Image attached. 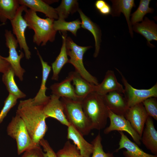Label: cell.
I'll use <instances>...</instances> for the list:
<instances>
[{
  "label": "cell",
  "instance_id": "cell-30",
  "mask_svg": "<svg viewBox=\"0 0 157 157\" xmlns=\"http://www.w3.org/2000/svg\"><path fill=\"white\" fill-rule=\"evenodd\" d=\"M81 22L79 19L71 22H66L65 19H58L54 20L53 27L54 30L63 32L69 31L76 36L77 30L81 27Z\"/></svg>",
  "mask_w": 157,
  "mask_h": 157
},
{
  "label": "cell",
  "instance_id": "cell-24",
  "mask_svg": "<svg viewBox=\"0 0 157 157\" xmlns=\"http://www.w3.org/2000/svg\"><path fill=\"white\" fill-rule=\"evenodd\" d=\"M71 72L75 92L78 97L82 99L90 93L95 92L96 85L87 81L76 71Z\"/></svg>",
  "mask_w": 157,
  "mask_h": 157
},
{
  "label": "cell",
  "instance_id": "cell-11",
  "mask_svg": "<svg viewBox=\"0 0 157 157\" xmlns=\"http://www.w3.org/2000/svg\"><path fill=\"white\" fill-rule=\"evenodd\" d=\"M149 116L141 103L129 108L124 117L141 138Z\"/></svg>",
  "mask_w": 157,
  "mask_h": 157
},
{
  "label": "cell",
  "instance_id": "cell-15",
  "mask_svg": "<svg viewBox=\"0 0 157 157\" xmlns=\"http://www.w3.org/2000/svg\"><path fill=\"white\" fill-rule=\"evenodd\" d=\"M132 28L146 39L148 45L151 47H154L150 42L153 40L157 41V25L154 21L145 17L141 22L133 25Z\"/></svg>",
  "mask_w": 157,
  "mask_h": 157
},
{
  "label": "cell",
  "instance_id": "cell-35",
  "mask_svg": "<svg viewBox=\"0 0 157 157\" xmlns=\"http://www.w3.org/2000/svg\"><path fill=\"white\" fill-rule=\"evenodd\" d=\"M40 144L34 145L24 152L21 157H44Z\"/></svg>",
  "mask_w": 157,
  "mask_h": 157
},
{
  "label": "cell",
  "instance_id": "cell-21",
  "mask_svg": "<svg viewBox=\"0 0 157 157\" xmlns=\"http://www.w3.org/2000/svg\"><path fill=\"white\" fill-rule=\"evenodd\" d=\"M121 135L119 147L115 151L123 148L126 149L123 152L125 157H157V155L147 153L140 148L138 145L130 140L123 131H119Z\"/></svg>",
  "mask_w": 157,
  "mask_h": 157
},
{
  "label": "cell",
  "instance_id": "cell-38",
  "mask_svg": "<svg viewBox=\"0 0 157 157\" xmlns=\"http://www.w3.org/2000/svg\"><path fill=\"white\" fill-rule=\"evenodd\" d=\"M103 15H107L111 14V7L107 3L101 9L98 11Z\"/></svg>",
  "mask_w": 157,
  "mask_h": 157
},
{
  "label": "cell",
  "instance_id": "cell-22",
  "mask_svg": "<svg viewBox=\"0 0 157 157\" xmlns=\"http://www.w3.org/2000/svg\"><path fill=\"white\" fill-rule=\"evenodd\" d=\"M78 12L81 19V27L87 30L93 35L95 42V50L94 54V58L97 57L99 53L101 42V32L99 26L93 22L80 9Z\"/></svg>",
  "mask_w": 157,
  "mask_h": 157
},
{
  "label": "cell",
  "instance_id": "cell-10",
  "mask_svg": "<svg viewBox=\"0 0 157 157\" xmlns=\"http://www.w3.org/2000/svg\"><path fill=\"white\" fill-rule=\"evenodd\" d=\"M108 113L110 124L104 129V133L108 134L114 131H125L131 136L136 144L138 145L141 144V138L124 116L116 114L109 109Z\"/></svg>",
  "mask_w": 157,
  "mask_h": 157
},
{
  "label": "cell",
  "instance_id": "cell-13",
  "mask_svg": "<svg viewBox=\"0 0 157 157\" xmlns=\"http://www.w3.org/2000/svg\"><path fill=\"white\" fill-rule=\"evenodd\" d=\"M103 97L110 110L116 114L124 117L129 107L122 93L113 91L108 93Z\"/></svg>",
  "mask_w": 157,
  "mask_h": 157
},
{
  "label": "cell",
  "instance_id": "cell-40",
  "mask_svg": "<svg viewBox=\"0 0 157 157\" xmlns=\"http://www.w3.org/2000/svg\"><path fill=\"white\" fill-rule=\"evenodd\" d=\"M5 24H5V23H2L1 24H0V26H3V25H5Z\"/></svg>",
  "mask_w": 157,
  "mask_h": 157
},
{
  "label": "cell",
  "instance_id": "cell-5",
  "mask_svg": "<svg viewBox=\"0 0 157 157\" xmlns=\"http://www.w3.org/2000/svg\"><path fill=\"white\" fill-rule=\"evenodd\" d=\"M66 46L67 55L70 58L68 63L74 67L75 71L90 83L97 85L99 84L96 78L92 75L85 69L83 63L84 54L92 47L78 45L69 37H66Z\"/></svg>",
  "mask_w": 157,
  "mask_h": 157
},
{
  "label": "cell",
  "instance_id": "cell-7",
  "mask_svg": "<svg viewBox=\"0 0 157 157\" xmlns=\"http://www.w3.org/2000/svg\"><path fill=\"white\" fill-rule=\"evenodd\" d=\"M116 69L121 75L122 81L124 87V95L129 108L151 97H157V83L149 89H137L133 87L128 82L122 73Z\"/></svg>",
  "mask_w": 157,
  "mask_h": 157
},
{
  "label": "cell",
  "instance_id": "cell-14",
  "mask_svg": "<svg viewBox=\"0 0 157 157\" xmlns=\"http://www.w3.org/2000/svg\"><path fill=\"white\" fill-rule=\"evenodd\" d=\"M72 78V74L71 72L64 80L51 85L50 88L52 94L60 98L64 97L74 101H81L82 99L76 95L74 88L71 84Z\"/></svg>",
  "mask_w": 157,
  "mask_h": 157
},
{
  "label": "cell",
  "instance_id": "cell-8",
  "mask_svg": "<svg viewBox=\"0 0 157 157\" xmlns=\"http://www.w3.org/2000/svg\"><path fill=\"white\" fill-rule=\"evenodd\" d=\"M5 37L6 44L9 49V55L8 57L2 56V58L10 64L15 74L20 81H22L25 70L21 67L20 61L21 59L24 56V54L22 52H21L19 55L18 54L16 49L18 46V43L11 31L5 30Z\"/></svg>",
  "mask_w": 157,
  "mask_h": 157
},
{
  "label": "cell",
  "instance_id": "cell-25",
  "mask_svg": "<svg viewBox=\"0 0 157 157\" xmlns=\"http://www.w3.org/2000/svg\"><path fill=\"white\" fill-rule=\"evenodd\" d=\"M63 33L62 45L60 53L55 60L51 64L53 72L51 79L56 81L58 80L59 74L61 69L66 63H68L69 60L66 46V32H63Z\"/></svg>",
  "mask_w": 157,
  "mask_h": 157
},
{
  "label": "cell",
  "instance_id": "cell-6",
  "mask_svg": "<svg viewBox=\"0 0 157 157\" xmlns=\"http://www.w3.org/2000/svg\"><path fill=\"white\" fill-rule=\"evenodd\" d=\"M7 131L8 135L16 140L18 155L34 145L23 121L16 114L8 125Z\"/></svg>",
  "mask_w": 157,
  "mask_h": 157
},
{
  "label": "cell",
  "instance_id": "cell-2",
  "mask_svg": "<svg viewBox=\"0 0 157 157\" xmlns=\"http://www.w3.org/2000/svg\"><path fill=\"white\" fill-rule=\"evenodd\" d=\"M81 103L92 129L100 130L105 128L108 118L109 109L103 96L92 92L83 98Z\"/></svg>",
  "mask_w": 157,
  "mask_h": 157
},
{
  "label": "cell",
  "instance_id": "cell-37",
  "mask_svg": "<svg viewBox=\"0 0 157 157\" xmlns=\"http://www.w3.org/2000/svg\"><path fill=\"white\" fill-rule=\"evenodd\" d=\"M11 67L10 64L0 55V72L4 74Z\"/></svg>",
  "mask_w": 157,
  "mask_h": 157
},
{
  "label": "cell",
  "instance_id": "cell-20",
  "mask_svg": "<svg viewBox=\"0 0 157 157\" xmlns=\"http://www.w3.org/2000/svg\"><path fill=\"white\" fill-rule=\"evenodd\" d=\"M113 91H117L123 94L124 89L122 85L118 81L114 71L108 70L102 82L97 85L95 92L101 95L104 96Z\"/></svg>",
  "mask_w": 157,
  "mask_h": 157
},
{
  "label": "cell",
  "instance_id": "cell-32",
  "mask_svg": "<svg viewBox=\"0 0 157 157\" xmlns=\"http://www.w3.org/2000/svg\"><path fill=\"white\" fill-rule=\"evenodd\" d=\"M101 140L100 134L99 133L91 142L94 147L91 157H115L113 153L104 151Z\"/></svg>",
  "mask_w": 157,
  "mask_h": 157
},
{
  "label": "cell",
  "instance_id": "cell-27",
  "mask_svg": "<svg viewBox=\"0 0 157 157\" xmlns=\"http://www.w3.org/2000/svg\"><path fill=\"white\" fill-rule=\"evenodd\" d=\"M15 72L11 67L3 74L2 80L9 94H12L18 99L24 98L26 95L19 88L14 79Z\"/></svg>",
  "mask_w": 157,
  "mask_h": 157
},
{
  "label": "cell",
  "instance_id": "cell-18",
  "mask_svg": "<svg viewBox=\"0 0 157 157\" xmlns=\"http://www.w3.org/2000/svg\"><path fill=\"white\" fill-rule=\"evenodd\" d=\"M112 3L111 14L113 17H119L121 13L124 15L127 21L131 36L133 37V30L130 16L131 10L136 6L134 0H112Z\"/></svg>",
  "mask_w": 157,
  "mask_h": 157
},
{
  "label": "cell",
  "instance_id": "cell-31",
  "mask_svg": "<svg viewBox=\"0 0 157 157\" xmlns=\"http://www.w3.org/2000/svg\"><path fill=\"white\" fill-rule=\"evenodd\" d=\"M56 154L58 157H82L75 145L72 144L69 140Z\"/></svg>",
  "mask_w": 157,
  "mask_h": 157
},
{
  "label": "cell",
  "instance_id": "cell-26",
  "mask_svg": "<svg viewBox=\"0 0 157 157\" xmlns=\"http://www.w3.org/2000/svg\"><path fill=\"white\" fill-rule=\"evenodd\" d=\"M19 6L18 0H0V21L6 24L14 19Z\"/></svg>",
  "mask_w": 157,
  "mask_h": 157
},
{
  "label": "cell",
  "instance_id": "cell-1",
  "mask_svg": "<svg viewBox=\"0 0 157 157\" xmlns=\"http://www.w3.org/2000/svg\"><path fill=\"white\" fill-rule=\"evenodd\" d=\"M43 106L33 104L32 99L21 100L16 114L22 119L33 144H40L48 129L46 122L47 117L43 111Z\"/></svg>",
  "mask_w": 157,
  "mask_h": 157
},
{
  "label": "cell",
  "instance_id": "cell-23",
  "mask_svg": "<svg viewBox=\"0 0 157 157\" xmlns=\"http://www.w3.org/2000/svg\"><path fill=\"white\" fill-rule=\"evenodd\" d=\"M19 5H24L35 12H41L47 17L58 19V16L55 8L50 6L44 0H18Z\"/></svg>",
  "mask_w": 157,
  "mask_h": 157
},
{
  "label": "cell",
  "instance_id": "cell-33",
  "mask_svg": "<svg viewBox=\"0 0 157 157\" xmlns=\"http://www.w3.org/2000/svg\"><path fill=\"white\" fill-rule=\"evenodd\" d=\"M142 103L148 115L157 121V97L149 98L144 101Z\"/></svg>",
  "mask_w": 157,
  "mask_h": 157
},
{
  "label": "cell",
  "instance_id": "cell-28",
  "mask_svg": "<svg viewBox=\"0 0 157 157\" xmlns=\"http://www.w3.org/2000/svg\"><path fill=\"white\" fill-rule=\"evenodd\" d=\"M59 19H65L70 14L79 9L78 3L76 0H62L60 5L55 8Z\"/></svg>",
  "mask_w": 157,
  "mask_h": 157
},
{
  "label": "cell",
  "instance_id": "cell-4",
  "mask_svg": "<svg viewBox=\"0 0 157 157\" xmlns=\"http://www.w3.org/2000/svg\"><path fill=\"white\" fill-rule=\"evenodd\" d=\"M61 101L66 118L70 125L83 136L88 135L92 130L89 120L83 110L81 101L62 97Z\"/></svg>",
  "mask_w": 157,
  "mask_h": 157
},
{
  "label": "cell",
  "instance_id": "cell-39",
  "mask_svg": "<svg viewBox=\"0 0 157 157\" xmlns=\"http://www.w3.org/2000/svg\"><path fill=\"white\" fill-rule=\"evenodd\" d=\"M107 2L104 0H97L95 3L94 5L96 9L99 11L103 7L106 3Z\"/></svg>",
  "mask_w": 157,
  "mask_h": 157
},
{
  "label": "cell",
  "instance_id": "cell-19",
  "mask_svg": "<svg viewBox=\"0 0 157 157\" xmlns=\"http://www.w3.org/2000/svg\"><path fill=\"white\" fill-rule=\"evenodd\" d=\"M141 141L147 149L154 155H157V131L152 117L149 116L145 124Z\"/></svg>",
  "mask_w": 157,
  "mask_h": 157
},
{
  "label": "cell",
  "instance_id": "cell-9",
  "mask_svg": "<svg viewBox=\"0 0 157 157\" xmlns=\"http://www.w3.org/2000/svg\"><path fill=\"white\" fill-rule=\"evenodd\" d=\"M27 8L25 6L20 5L15 18L10 22L13 33L16 36L20 49L23 50L26 58L29 60L31 58V53L25 36V30L28 25L22 15V12Z\"/></svg>",
  "mask_w": 157,
  "mask_h": 157
},
{
  "label": "cell",
  "instance_id": "cell-17",
  "mask_svg": "<svg viewBox=\"0 0 157 157\" xmlns=\"http://www.w3.org/2000/svg\"><path fill=\"white\" fill-rule=\"evenodd\" d=\"M37 54L40 61L42 67V76L40 89L36 96L32 99L33 104L36 105L44 106L49 101L50 96L46 94L47 89L46 83L49 74L51 69V67L47 63L44 61L38 51L37 49Z\"/></svg>",
  "mask_w": 157,
  "mask_h": 157
},
{
  "label": "cell",
  "instance_id": "cell-12",
  "mask_svg": "<svg viewBox=\"0 0 157 157\" xmlns=\"http://www.w3.org/2000/svg\"><path fill=\"white\" fill-rule=\"evenodd\" d=\"M60 97L52 94L48 102L43 107V111L48 118L55 119L61 124L67 127L70 125L64 112L63 104Z\"/></svg>",
  "mask_w": 157,
  "mask_h": 157
},
{
  "label": "cell",
  "instance_id": "cell-3",
  "mask_svg": "<svg viewBox=\"0 0 157 157\" xmlns=\"http://www.w3.org/2000/svg\"><path fill=\"white\" fill-rule=\"evenodd\" d=\"M24 18L28 25V28L33 30V42L38 46H45L49 41L53 42L57 31L53 28L54 19L47 17L41 18L36 12L27 8L24 11Z\"/></svg>",
  "mask_w": 157,
  "mask_h": 157
},
{
  "label": "cell",
  "instance_id": "cell-29",
  "mask_svg": "<svg viewBox=\"0 0 157 157\" xmlns=\"http://www.w3.org/2000/svg\"><path fill=\"white\" fill-rule=\"evenodd\" d=\"M151 0H140L136 10L131 15L130 22L131 25L142 22L144 16L147 14L153 13L154 9L149 7Z\"/></svg>",
  "mask_w": 157,
  "mask_h": 157
},
{
  "label": "cell",
  "instance_id": "cell-34",
  "mask_svg": "<svg viewBox=\"0 0 157 157\" xmlns=\"http://www.w3.org/2000/svg\"><path fill=\"white\" fill-rule=\"evenodd\" d=\"M17 99L14 96L9 93L4 101L3 106L0 113V124L10 110L16 104Z\"/></svg>",
  "mask_w": 157,
  "mask_h": 157
},
{
  "label": "cell",
  "instance_id": "cell-36",
  "mask_svg": "<svg viewBox=\"0 0 157 157\" xmlns=\"http://www.w3.org/2000/svg\"><path fill=\"white\" fill-rule=\"evenodd\" d=\"M40 144L42 146L44 152H43L44 157H58L53 149L50 146L48 141L43 138L40 142Z\"/></svg>",
  "mask_w": 157,
  "mask_h": 157
},
{
  "label": "cell",
  "instance_id": "cell-16",
  "mask_svg": "<svg viewBox=\"0 0 157 157\" xmlns=\"http://www.w3.org/2000/svg\"><path fill=\"white\" fill-rule=\"evenodd\" d=\"M67 128V138L73 141L82 157H90L93 152V144L84 138L83 135L70 125Z\"/></svg>",
  "mask_w": 157,
  "mask_h": 157
}]
</instances>
